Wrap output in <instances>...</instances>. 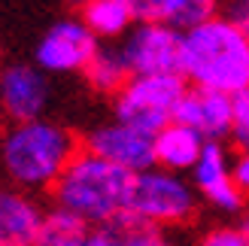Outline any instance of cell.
<instances>
[{
  "instance_id": "cell-1",
  "label": "cell",
  "mask_w": 249,
  "mask_h": 246,
  "mask_svg": "<svg viewBox=\"0 0 249 246\" xmlns=\"http://www.w3.org/2000/svg\"><path fill=\"white\" fill-rule=\"evenodd\" d=\"M76 155L79 140L52 119L12 122L0 131V174L21 192H52Z\"/></svg>"
},
{
  "instance_id": "cell-2",
  "label": "cell",
  "mask_w": 249,
  "mask_h": 246,
  "mask_svg": "<svg viewBox=\"0 0 249 246\" xmlns=\"http://www.w3.org/2000/svg\"><path fill=\"white\" fill-rule=\"evenodd\" d=\"M134 176L116 164L104 161L101 155L89 149H79V155L70 161L64 176L52 189L55 207L79 216L91 228H124L131 210V192Z\"/></svg>"
},
{
  "instance_id": "cell-3",
  "label": "cell",
  "mask_w": 249,
  "mask_h": 246,
  "mask_svg": "<svg viewBox=\"0 0 249 246\" xmlns=\"http://www.w3.org/2000/svg\"><path fill=\"white\" fill-rule=\"evenodd\" d=\"M179 76L197 88H210L228 97L249 91V40L243 28L219 16L182 34Z\"/></svg>"
},
{
  "instance_id": "cell-4",
  "label": "cell",
  "mask_w": 249,
  "mask_h": 246,
  "mask_svg": "<svg viewBox=\"0 0 249 246\" xmlns=\"http://www.w3.org/2000/svg\"><path fill=\"white\" fill-rule=\"evenodd\" d=\"M197 189L192 179L170 170H143L134 176L128 225H149V228H185L197 216ZM124 225V228H128Z\"/></svg>"
},
{
  "instance_id": "cell-5",
  "label": "cell",
  "mask_w": 249,
  "mask_h": 246,
  "mask_svg": "<svg viewBox=\"0 0 249 246\" xmlns=\"http://www.w3.org/2000/svg\"><path fill=\"white\" fill-rule=\"evenodd\" d=\"M189 85L179 73L161 76H131L128 85L113 97V116L122 125L155 134L177 122V109L182 104Z\"/></svg>"
},
{
  "instance_id": "cell-6",
  "label": "cell",
  "mask_w": 249,
  "mask_h": 246,
  "mask_svg": "<svg viewBox=\"0 0 249 246\" xmlns=\"http://www.w3.org/2000/svg\"><path fill=\"white\" fill-rule=\"evenodd\" d=\"M134 76H161L179 73L182 61V34L161 21H137L128 36L119 43Z\"/></svg>"
},
{
  "instance_id": "cell-7",
  "label": "cell",
  "mask_w": 249,
  "mask_h": 246,
  "mask_svg": "<svg viewBox=\"0 0 249 246\" xmlns=\"http://www.w3.org/2000/svg\"><path fill=\"white\" fill-rule=\"evenodd\" d=\"M97 49L101 43L82 18H61L40 36L34 61L43 73H85Z\"/></svg>"
},
{
  "instance_id": "cell-8",
  "label": "cell",
  "mask_w": 249,
  "mask_h": 246,
  "mask_svg": "<svg viewBox=\"0 0 249 246\" xmlns=\"http://www.w3.org/2000/svg\"><path fill=\"white\" fill-rule=\"evenodd\" d=\"M82 149L101 155L104 161L128 170V174H143L155 167V137L131 125H122V122H107L89 131Z\"/></svg>"
},
{
  "instance_id": "cell-9",
  "label": "cell",
  "mask_w": 249,
  "mask_h": 246,
  "mask_svg": "<svg viewBox=\"0 0 249 246\" xmlns=\"http://www.w3.org/2000/svg\"><path fill=\"white\" fill-rule=\"evenodd\" d=\"M192 186L197 189V194L219 213L228 216H240L246 210V198L237 189V179H234V158L222 143H207L197 164L192 170Z\"/></svg>"
},
{
  "instance_id": "cell-10",
  "label": "cell",
  "mask_w": 249,
  "mask_h": 246,
  "mask_svg": "<svg viewBox=\"0 0 249 246\" xmlns=\"http://www.w3.org/2000/svg\"><path fill=\"white\" fill-rule=\"evenodd\" d=\"M49 106V82L40 67L6 64L0 67V109L12 122L43 119Z\"/></svg>"
},
{
  "instance_id": "cell-11",
  "label": "cell",
  "mask_w": 249,
  "mask_h": 246,
  "mask_svg": "<svg viewBox=\"0 0 249 246\" xmlns=\"http://www.w3.org/2000/svg\"><path fill=\"white\" fill-rule=\"evenodd\" d=\"M177 122L197 131L207 143H222V137H228L234 128V97L189 85L177 109Z\"/></svg>"
},
{
  "instance_id": "cell-12",
  "label": "cell",
  "mask_w": 249,
  "mask_h": 246,
  "mask_svg": "<svg viewBox=\"0 0 249 246\" xmlns=\"http://www.w3.org/2000/svg\"><path fill=\"white\" fill-rule=\"evenodd\" d=\"M43 219L46 213L31 192L0 182V246H34Z\"/></svg>"
},
{
  "instance_id": "cell-13",
  "label": "cell",
  "mask_w": 249,
  "mask_h": 246,
  "mask_svg": "<svg viewBox=\"0 0 249 246\" xmlns=\"http://www.w3.org/2000/svg\"><path fill=\"white\" fill-rule=\"evenodd\" d=\"M204 146L207 140L197 131L173 122V125L155 134V167L170 170V174H192Z\"/></svg>"
},
{
  "instance_id": "cell-14",
  "label": "cell",
  "mask_w": 249,
  "mask_h": 246,
  "mask_svg": "<svg viewBox=\"0 0 249 246\" xmlns=\"http://www.w3.org/2000/svg\"><path fill=\"white\" fill-rule=\"evenodd\" d=\"M82 21L97 40H124L137 24L131 6L124 0H94L82 6Z\"/></svg>"
},
{
  "instance_id": "cell-15",
  "label": "cell",
  "mask_w": 249,
  "mask_h": 246,
  "mask_svg": "<svg viewBox=\"0 0 249 246\" xmlns=\"http://www.w3.org/2000/svg\"><path fill=\"white\" fill-rule=\"evenodd\" d=\"M82 76L97 94H113L116 97L124 85H128V79L134 73H131V67H128V61H124L119 46H101Z\"/></svg>"
},
{
  "instance_id": "cell-16",
  "label": "cell",
  "mask_w": 249,
  "mask_h": 246,
  "mask_svg": "<svg viewBox=\"0 0 249 246\" xmlns=\"http://www.w3.org/2000/svg\"><path fill=\"white\" fill-rule=\"evenodd\" d=\"M219 16H222V0H167L164 12H161V24L173 28L177 34H189Z\"/></svg>"
},
{
  "instance_id": "cell-17",
  "label": "cell",
  "mask_w": 249,
  "mask_h": 246,
  "mask_svg": "<svg viewBox=\"0 0 249 246\" xmlns=\"http://www.w3.org/2000/svg\"><path fill=\"white\" fill-rule=\"evenodd\" d=\"M119 234H122V246H182L170 231L149 228V225H128Z\"/></svg>"
},
{
  "instance_id": "cell-18",
  "label": "cell",
  "mask_w": 249,
  "mask_h": 246,
  "mask_svg": "<svg viewBox=\"0 0 249 246\" xmlns=\"http://www.w3.org/2000/svg\"><path fill=\"white\" fill-rule=\"evenodd\" d=\"M195 246H249V240L237 225H213L197 237Z\"/></svg>"
},
{
  "instance_id": "cell-19",
  "label": "cell",
  "mask_w": 249,
  "mask_h": 246,
  "mask_svg": "<svg viewBox=\"0 0 249 246\" xmlns=\"http://www.w3.org/2000/svg\"><path fill=\"white\" fill-rule=\"evenodd\" d=\"M61 246H122V234H119V228H91L89 225Z\"/></svg>"
},
{
  "instance_id": "cell-20",
  "label": "cell",
  "mask_w": 249,
  "mask_h": 246,
  "mask_svg": "<svg viewBox=\"0 0 249 246\" xmlns=\"http://www.w3.org/2000/svg\"><path fill=\"white\" fill-rule=\"evenodd\" d=\"M231 137L237 143L240 152H249V91H243L240 97H234V128Z\"/></svg>"
},
{
  "instance_id": "cell-21",
  "label": "cell",
  "mask_w": 249,
  "mask_h": 246,
  "mask_svg": "<svg viewBox=\"0 0 249 246\" xmlns=\"http://www.w3.org/2000/svg\"><path fill=\"white\" fill-rule=\"evenodd\" d=\"M131 6L137 21H161V12H164L167 0H124Z\"/></svg>"
},
{
  "instance_id": "cell-22",
  "label": "cell",
  "mask_w": 249,
  "mask_h": 246,
  "mask_svg": "<svg viewBox=\"0 0 249 246\" xmlns=\"http://www.w3.org/2000/svg\"><path fill=\"white\" fill-rule=\"evenodd\" d=\"M222 18H228L243 28L249 21V0H222Z\"/></svg>"
},
{
  "instance_id": "cell-23",
  "label": "cell",
  "mask_w": 249,
  "mask_h": 246,
  "mask_svg": "<svg viewBox=\"0 0 249 246\" xmlns=\"http://www.w3.org/2000/svg\"><path fill=\"white\" fill-rule=\"evenodd\" d=\"M234 179H237V189L243 192V198H249V152L234 155Z\"/></svg>"
},
{
  "instance_id": "cell-24",
  "label": "cell",
  "mask_w": 249,
  "mask_h": 246,
  "mask_svg": "<svg viewBox=\"0 0 249 246\" xmlns=\"http://www.w3.org/2000/svg\"><path fill=\"white\" fill-rule=\"evenodd\" d=\"M237 228L243 231V234H246V240H249V210H243V213H240V219H237Z\"/></svg>"
},
{
  "instance_id": "cell-25",
  "label": "cell",
  "mask_w": 249,
  "mask_h": 246,
  "mask_svg": "<svg viewBox=\"0 0 249 246\" xmlns=\"http://www.w3.org/2000/svg\"><path fill=\"white\" fill-rule=\"evenodd\" d=\"M67 3H70V6H79V9H82V6H89V3H94V0H67Z\"/></svg>"
},
{
  "instance_id": "cell-26",
  "label": "cell",
  "mask_w": 249,
  "mask_h": 246,
  "mask_svg": "<svg viewBox=\"0 0 249 246\" xmlns=\"http://www.w3.org/2000/svg\"><path fill=\"white\" fill-rule=\"evenodd\" d=\"M243 34H246V40H249V21H246V24H243Z\"/></svg>"
},
{
  "instance_id": "cell-27",
  "label": "cell",
  "mask_w": 249,
  "mask_h": 246,
  "mask_svg": "<svg viewBox=\"0 0 249 246\" xmlns=\"http://www.w3.org/2000/svg\"><path fill=\"white\" fill-rule=\"evenodd\" d=\"M0 122H3V109H0Z\"/></svg>"
}]
</instances>
